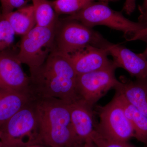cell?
I'll return each instance as SVG.
<instances>
[{
	"mask_svg": "<svg viewBox=\"0 0 147 147\" xmlns=\"http://www.w3.org/2000/svg\"><path fill=\"white\" fill-rule=\"evenodd\" d=\"M117 68L113 63L100 70L77 75L76 88L79 97L93 107L110 90L118 84L116 77Z\"/></svg>",
	"mask_w": 147,
	"mask_h": 147,
	"instance_id": "obj_8",
	"label": "cell"
},
{
	"mask_svg": "<svg viewBox=\"0 0 147 147\" xmlns=\"http://www.w3.org/2000/svg\"><path fill=\"white\" fill-rule=\"evenodd\" d=\"M97 1H99L106 2H116L117 1L119 0H97Z\"/></svg>",
	"mask_w": 147,
	"mask_h": 147,
	"instance_id": "obj_27",
	"label": "cell"
},
{
	"mask_svg": "<svg viewBox=\"0 0 147 147\" xmlns=\"http://www.w3.org/2000/svg\"><path fill=\"white\" fill-rule=\"evenodd\" d=\"M135 7L136 0H126L123 9L126 14L130 15L134 11Z\"/></svg>",
	"mask_w": 147,
	"mask_h": 147,
	"instance_id": "obj_23",
	"label": "cell"
},
{
	"mask_svg": "<svg viewBox=\"0 0 147 147\" xmlns=\"http://www.w3.org/2000/svg\"><path fill=\"white\" fill-rule=\"evenodd\" d=\"M30 72L29 90L33 96L54 98L68 103L80 98L77 74L69 55L55 49L42 65Z\"/></svg>",
	"mask_w": 147,
	"mask_h": 147,
	"instance_id": "obj_1",
	"label": "cell"
},
{
	"mask_svg": "<svg viewBox=\"0 0 147 147\" xmlns=\"http://www.w3.org/2000/svg\"><path fill=\"white\" fill-rule=\"evenodd\" d=\"M69 105L71 123L76 136L82 143L91 140L96 125L93 107L80 98Z\"/></svg>",
	"mask_w": 147,
	"mask_h": 147,
	"instance_id": "obj_12",
	"label": "cell"
},
{
	"mask_svg": "<svg viewBox=\"0 0 147 147\" xmlns=\"http://www.w3.org/2000/svg\"><path fill=\"white\" fill-rule=\"evenodd\" d=\"M100 121L95 130L102 136L116 141L128 142L134 132L123 108L115 95L109 103L97 108Z\"/></svg>",
	"mask_w": 147,
	"mask_h": 147,
	"instance_id": "obj_7",
	"label": "cell"
},
{
	"mask_svg": "<svg viewBox=\"0 0 147 147\" xmlns=\"http://www.w3.org/2000/svg\"><path fill=\"white\" fill-rule=\"evenodd\" d=\"M96 0H55L50 1L56 13L69 15L82 10L90 3Z\"/></svg>",
	"mask_w": 147,
	"mask_h": 147,
	"instance_id": "obj_18",
	"label": "cell"
},
{
	"mask_svg": "<svg viewBox=\"0 0 147 147\" xmlns=\"http://www.w3.org/2000/svg\"><path fill=\"white\" fill-rule=\"evenodd\" d=\"M139 9L140 12L139 22L147 23V0H144L142 5L139 7Z\"/></svg>",
	"mask_w": 147,
	"mask_h": 147,
	"instance_id": "obj_22",
	"label": "cell"
},
{
	"mask_svg": "<svg viewBox=\"0 0 147 147\" xmlns=\"http://www.w3.org/2000/svg\"><path fill=\"white\" fill-rule=\"evenodd\" d=\"M15 34L24 35L36 26V20L32 5L26 6L5 15Z\"/></svg>",
	"mask_w": 147,
	"mask_h": 147,
	"instance_id": "obj_15",
	"label": "cell"
},
{
	"mask_svg": "<svg viewBox=\"0 0 147 147\" xmlns=\"http://www.w3.org/2000/svg\"><path fill=\"white\" fill-rule=\"evenodd\" d=\"M15 35L8 21L3 18L0 20V52L5 51L12 45Z\"/></svg>",
	"mask_w": 147,
	"mask_h": 147,
	"instance_id": "obj_19",
	"label": "cell"
},
{
	"mask_svg": "<svg viewBox=\"0 0 147 147\" xmlns=\"http://www.w3.org/2000/svg\"><path fill=\"white\" fill-rule=\"evenodd\" d=\"M79 147H86V144H85V143H84V144H83L82 145V146H79Z\"/></svg>",
	"mask_w": 147,
	"mask_h": 147,
	"instance_id": "obj_28",
	"label": "cell"
},
{
	"mask_svg": "<svg viewBox=\"0 0 147 147\" xmlns=\"http://www.w3.org/2000/svg\"><path fill=\"white\" fill-rule=\"evenodd\" d=\"M29 0H0L1 5L2 15L13 11L15 9H19L26 6Z\"/></svg>",
	"mask_w": 147,
	"mask_h": 147,
	"instance_id": "obj_21",
	"label": "cell"
},
{
	"mask_svg": "<svg viewBox=\"0 0 147 147\" xmlns=\"http://www.w3.org/2000/svg\"><path fill=\"white\" fill-rule=\"evenodd\" d=\"M0 147H3V145L2 144L1 142L0 141Z\"/></svg>",
	"mask_w": 147,
	"mask_h": 147,
	"instance_id": "obj_29",
	"label": "cell"
},
{
	"mask_svg": "<svg viewBox=\"0 0 147 147\" xmlns=\"http://www.w3.org/2000/svg\"><path fill=\"white\" fill-rule=\"evenodd\" d=\"M115 90L147 117V79L133 81L121 77Z\"/></svg>",
	"mask_w": 147,
	"mask_h": 147,
	"instance_id": "obj_13",
	"label": "cell"
},
{
	"mask_svg": "<svg viewBox=\"0 0 147 147\" xmlns=\"http://www.w3.org/2000/svg\"><path fill=\"white\" fill-rule=\"evenodd\" d=\"M91 139L96 147H136L128 142H120L108 139L102 136L95 129Z\"/></svg>",
	"mask_w": 147,
	"mask_h": 147,
	"instance_id": "obj_20",
	"label": "cell"
},
{
	"mask_svg": "<svg viewBox=\"0 0 147 147\" xmlns=\"http://www.w3.org/2000/svg\"><path fill=\"white\" fill-rule=\"evenodd\" d=\"M65 19L79 21L90 28L103 26L119 31L128 41L147 39V23L129 20L121 12L110 8L106 2H92Z\"/></svg>",
	"mask_w": 147,
	"mask_h": 147,
	"instance_id": "obj_3",
	"label": "cell"
},
{
	"mask_svg": "<svg viewBox=\"0 0 147 147\" xmlns=\"http://www.w3.org/2000/svg\"><path fill=\"white\" fill-rule=\"evenodd\" d=\"M40 144H34L29 145L25 147H43Z\"/></svg>",
	"mask_w": 147,
	"mask_h": 147,
	"instance_id": "obj_26",
	"label": "cell"
},
{
	"mask_svg": "<svg viewBox=\"0 0 147 147\" xmlns=\"http://www.w3.org/2000/svg\"><path fill=\"white\" fill-rule=\"evenodd\" d=\"M85 144L86 147H96L92 140L87 141V142H85Z\"/></svg>",
	"mask_w": 147,
	"mask_h": 147,
	"instance_id": "obj_24",
	"label": "cell"
},
{
	"mask_svg": "<svg viewBox=\"0 0 147 147\" xmlns=\"http://www.w3.org/2000/svg\"><path fill=\"white\" fill-rule=\"evenodd\" d=\"M3 147H25L40 144L34 98L0 127Z\"/></svg>",
	"mask_w": 147,
	"mask_h": 147,
	"instance_id": "obj_4",
	"label": "cell"
},
{
	"mask_svg": "<svg viewBox=\"0 0 147 147\" xmlns=\"http://www.w3.org/2000/svg\"><path fill=\"white\" fill-rule=\"evenodd\" d=\"M64 20L57 27L55 50L70 55L89 45L102 48L106 39L100 33L79 21Z\"/></svg>",
	"mask_w": 147,
	"mask_h": 147,
	"instance_id": "obj_6",
	"label": "cell"
},
{
	"mask_svg": "<svg viewBox=\"0 0 147 147\" xmlns=\"http://www.w3.org/2000/svg\"><path fill=\"white\" fill-rule=\"evenodd\" d=\"M113 58L117 68L126 70L136 79H147V59L136 54L126 47L106 40L102 47Z\"/></svg>",
	"mask_w": 147,
	"mask_h": 147,
	"instance_id": "obj_9",
	"label": "cell"
},
{
	"mask_svg": "<svg viewBox=\"0 0 147 147\" xmlns=\"http://www.w3.org/2000/svg\"><path fill=\"white\" fill-rule=\"evenodd\" d=\"M36 20V26L50 27L58 23V15L50 1L47 0H32Z\"/></svg>",
	"mask_w": 147,
	"mask_h": 147,
	"instance_id": "obj_17",
	"label": "cell"
},
{
	"mask_svg": "<svg viewBox=\"0 0 147 147\" xmlns=\"http://www.w3.org/2000/svg\"><path fill=\"white\" fill-rule=\"evenodd\" d=\"M32 98L30 91L0 88V127Z\"/></svg>",
	"mask_w": 147,
	"mask_h": 147,
	"instance_id": "obj_14",
	"label": "cell"
},
{
	"mask_svg": "<svg viewBox=\"0 0 147 147\" xmlns=\"http://www.w3.org/2000/svg\"><path fill=\"white\" fill-rule=\"evenodd\" d=\"M140 54L145 59H147V47L145 51L143 53H140Z\"/></svg>",
	"mask_w": 147,
	"mask_h": 147,
	"instance_id": "obj_25",
	"label": "cell"
},
{
	"mask_svg": "<svg viewBox=\"0 0 147 147\" xmlns=\"http://www.w3.org/2000/svg\"><path fill=\"white\" fill-rule=\"evenodd\" d=\"M117 98L124 110L134 132V138L142 143L147 144V117L133 105L127 102L121 95L116 92Z\"/></svg>",
	"mask_w": 147,
	"mask_h": 147,
	"instance_id": "obj_16",
	"label": "cell"
},
{
	"mask_svg": "<svg viewBox=\"0 0 147 147\" xmlns=\"http://www.w3.org/2000/svg\"><path fill=\"white\" fill-rule=\"evenodd\" d=\"M40 144L79 147L84 144L74 129L67 102L54 98L35 97Z\"/></svg>",
	"mask_w": 147,
	"mask_h": 147,
	"instance_id": "obj_2",
	"label": "cell"
},
{
	"mask_svg": "<svg viewBox=\"0 0 147 147\" xmlns=\"http://www.w3.org/2000/svg\"><path fill=\"white\" fill-rule=\"evenodd\" d=\"M58 24L47 27L35 26L22 36L16 57L21 64L28 67L30 71L42 65L55 50Z\"/></svg>",
	"mask_w": 147,
	"mask_h": 147,
	"instance_id": "obj_5",
	"label": "cell"
},
{
	"mask_svg": "<svg viewBox=\"0 0 147 147\" xmlns=\"http://www.w3.org/2000/svg\"><path fill=\"white\" fill-rule=\"evenodd\" d=\"M30 78L24 72L16 55L0 52V88L30 91Z\"/></svg>",
	"mask_w": 147,
	"mask_h": 147,
	"instance_id": "obj_10",
	"label": "cell"
},
{
	"mask_svg": "<svg viewBox=\"0 0 147 147\" xmlns=\"http://www.w3.org/2000/svg\"><path fill=\"white\" fill-rule=\"evenodd\" d=\"M69 55L77 75L100 70L113 63L107 50L92 45Z\"/></svg>",
	"mask_w": 147,
	"mask_h": 147,
	"instance_id": "obj_11",
	"label": "cell"
}]
</instances>
